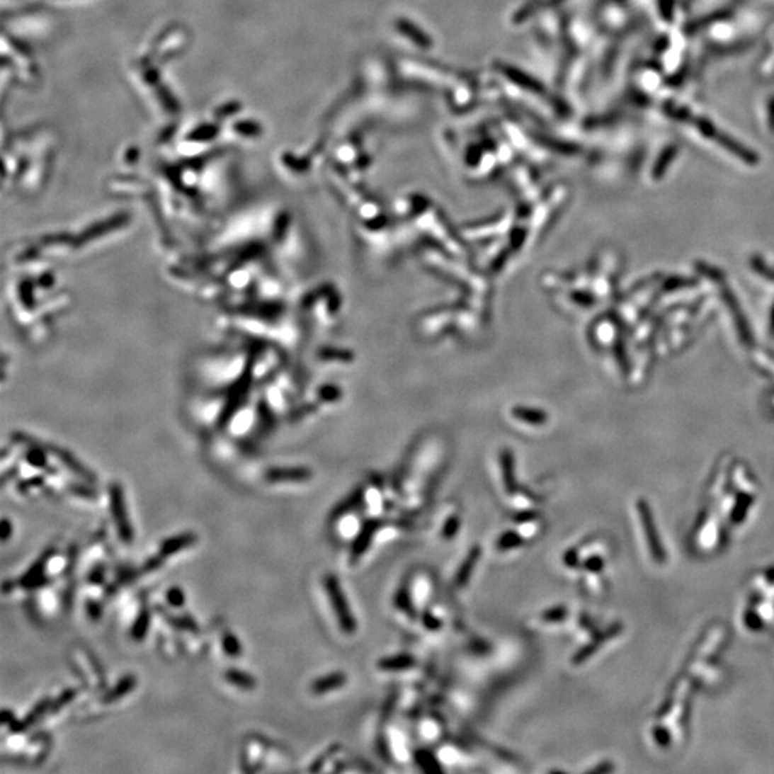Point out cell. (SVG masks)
<instances>
[{"mask_svg":"<svg viewBox=\"0 0 774 774\" xmlns=\"http://www.w3.org/2000/svg\"><path fill=\"white\" fill-rule=\"evenodd\" d=\"M12 535V522L8 518H4L2 520V541L6 542Z\"/></svg>","mask_w":774,"mask_h":774,"instance_id":"obj_28","label":"cell"},{"mask_svg":"<svg viewBox=\"0 0 774 774\" xmlns=\"http://www.w3.org/2000/svg\"><path fill=\"white\" fill-rule=\"evenodd\" d=\"M52 704H53V701H52L50 698H43V700H40V701H39V702L26 714L23 720H21V722L15 720V722L9 726V727H11V732H12V733H23V732H26L28 729H30L32 726H35V724L45 716V714H46L47 711H50Z\"/></svg>","mask_w":774,"mask_h":774,"instance_id":"obj_6","label":"cell"},{"mask_svg":"<svg viewBox=\"0 0 774 774\" xmlns=\"http://www.w3.org/2000/svg\"><path fill=\"white\" fill-rule=\"evenodd\" d=\"M481 557H482L481 547L479 545L472 547V550L467 552L466 558L463 559V562L460 564V567H459V569L455 575V586L456 588H463L469 582V579H470L476 565H478Z\"/></svg>","mask_w":774,"mask_h":774,"instance_id":"obj_7","label":"cell"},{"mask_svg":"<svg viewBox=\"0 0 774 774\" xmlns=\"http://www.w3.org/2000/svg\"><path fill=\"white\" fill-rule=\"evenodd\" d=\"M88 613H89V617H91V618L96 620V618L101 615V608H99V605H98L95 601H92V603L88 604Z\"/></svg>","mask_w":774,"mask_h":774,"instance_id":"obj_30","label":"cell"},{"mask_svg":"<svg viewBox=\"0 0 774 774\" xmlns=\"http://www.w3.org/2000/svg\"><path fill=\"white\" fill-rule=\"evenodd\" d=\"M224 677H225V680H227L229 684L235 685L237 688H241V690L250 691V690H254L256 685H257V681H256V678H254L253 676H250V674L246 673V671L237 670V668H228V670H225Z\"/></svg>","mask_w":774,"mask_h":774,"instance_id":"obj_11","label":"cell"},{"mask_svg":"<svg viewBox=\"0 0 774 774\" xmlns=\"http://www.w3.org/2000/svg\"><path fill=\"white\" fill-rule=\"evenodd\" d=\"M109 509L113 519V523L116 526L119 538L123 542L131 544L134 541V529L127 512L124 494L119 485H112L109 491Z\"/></svg>","mask_w":774,"mask_h":774,"instance_id":"obj_2","label":"cell"},{"mask_svg":"<svg viewBox=\"0 0 774 774\" xmlns=\"http://www.w3.org/2000/svg\"><path fill=\"white\" fill-rule=\"evenodd\" d=\"M102 581H103V575H102L101 571H93L89 576V582H92V584H101Z\"/></svg>","mask_w":774,"mask_h":774,"instance_id":"obj_31","label":"cell"},{"mask_svg":"<svg viewBox=\"0 0 774 774\" xmlns=\"http://www.w3.org/2000/svg\"><path fill=\"white\" fill-rule=\"evenodd\" d=\"M501 467H502L503 484H505L506 492L509 495H513L516 492V479H515V473H513V457H512L511 452H508V450L502 452V455H501Z\"/></svg>","mask_w":774,"mask_h":774,"instance_id":"obj_13","label":"cell"},{"mask_svg":"<svg viewBox=\"0 0 774 774\" xmlns=\"http://www.w3.org/2000/svg\"><path fill=\"white\" fill-rule=\"evenodd\" d=\"M523 544V540L519 537L516 532H506L498 540V550L499 551H511L513 548H519Z\"/></svg>","mask_w":774,"mask_h":774,"instance_id":"obj_19","label":"cell"},{"mask_svg":"<svg viewBox=\"0 0 774 774\" xmlns=\"http://www.w3.org/2000/svg\"><path fill=\"white\" fill-rule=\"evenodd\" d=\"M166 601L171 607L180 608L186 604V593L180 586H171L166 591Z\"/></svg>","mask_w":774,"mask_h":774,"instance_id":"obj_21","label":"cell"},{"mask_svg":"<svg viewBox=\"0 0 774 774\" xmlns=\"http://www.w3.org/2000/svg\"><path fill=\"white\" fill-rule=\"evenodd\" d=\"M347 683V676L343 674V673H331V674H327V676H323L317 680L313 681L312 684V691L314 694H326L329 691H333V690H337L340 687H343L344 684Z\"/></svg>","mask_w":774,"mask_h":774,"instance_id":"obj_9","label":"cell"},{"mask_svg":"<svg viewBox=\"0 0 774 774\" xmlns=\"http://www.w3.org/2000/svg\"><path fill=\"white\" fill-rule=\"evenodd\" d=\"M380 525H382V520L370 519L362 526L359 535H357V537L354 538V541L351 544V548H350L351 562H357L368 552V550L370 548V544L375 538V533L377 532Z\"/></svg>","mask_w":774,"mask_h":774,"instance_id":"obj_3","label":"cell"},{"mask_svg":"<svg viewBox=\"0 0 774 774\" xmlns=\"http://www.w3.org/2000/svg\"><path fill=\"white\" fill-rule=\"evenodd\" d=\"M422 621H423V625L431 630V631H438L442 628V622L439 618H436L435 615H432L429 611L423 613L422 615Z\"/></svg>","mask_w":774,"mask_h":774,"instance_id":"obj_27","label":"cell"},{"mask_svg":"<svg viewBox=\"0 0 774 774\" xmlns=\"http://www.w3.org/2000/svg\"><path fill=\"white\" fill-rule=\"evenodd\" d=\"M541 617L547 622H558L567 617V610L565 607H555V608L547 610Z\"/></svg>","mask_w":774,"mask_h":774,"instance_id":"obj_23","label":"cell"},{"mask_svg":"<svg viewBox=\"0 0 774 774\" xmlns=\"http://www.w3.org/2000/svg\"><path fill=\"white\" fill-rule=\"evenodd\" d=\"M414 760H416V763H418V766L426 773L442 771V767L439 766L438 758L432 753H429L428 750H418V751H416L414 753Z\"/></svg>","mask_w":774,"mask_h":774,"instance_id":"obj_16","label":"cell"},{"mask_svg":"<svg viewBox=\"0 0 774 774\" xmlns=\"http://www.w3.org/2000/svg\"><path fill=\"white\" fill-rule=\"evenodd\" d=\"M0 720H2V724H4V726H11V724L15 722L13 712H12L11 710L5 708V710L2 711V716H0Z\"/></svg>","mask_w":774,"mask_h":774,"instance_id":"obj_29","label":"cell"},{"mask_svg":"<svg viewBox=\"0 0 774 774\" xmlns=\"http://www.w3.org/2000/svg\"><path fill=\"white\" fill-rule=\"evenodd\" d=\"M394 605H396L399 610L404 611L407 615L414 617V607H413V603H411V597H410L409 588H407L406 585L402 586V588L397 591L396 597H394Z\"/></svg>","mask_w":774,"mask_h":774,"instance_id":"obj_17","label":"cell"},{"mask_svg":"<svg viewBox=\"0 0 774 774\" xmlns=\"http://www.w3.org/2000/svg\"><path fill=\"white\" fill-rule=\"evenodd\" d=\"M416 666V659L411 656H394L386 657L377 663L382 671H404Z\"/></svg>","mask_w":774,"mask_h":774,"instance_id":"obj_12","label":"cell"},{"mask_svg":"<svg viewBox=\"0 0 774 774\" xmlns=\"http://www.w3.org/2000/svg\"><path fill=\"white\" fill-rule=\"evenodd\" d=\"M222 649L228 657H238L243 652L241 642L231 631H227L222 635Z\"/></svg>","mask_w":774,"mask_h":774,"instance_id":"obj_18","label":"cell"},{"mask_svg":"<svg viewBox=\"0 0 774 774\" xmlns=\"http://www.w3.org/2000/svg\"><path fill=\"white\" fill-rule=\"evenodd\" d=\"M137 685V678L132 676V674H128L125 677H123L121 680L118 681V684L115 687H112L103 697H102V701L109 704V702H115V701H119L121 698H124L125 695H128Z\"/></svg>","mask_w":774,"mask_h":774,"instance_id":"obj_10","label":"cell"},{"mask_svg":"<svg viewBox=\"0 0 774 774\" xmlns=\"http://www.w3.org/2000/svg\"><path fill=\"white\" fill-rule=\"evenodd\" d=\"M76 693H78V691H76L75 688H69V690L64 691V693L61 694V697H59L56 701H53L50 711L55 712V711H57V710H61L67 702L72 701V700L76 697Z\"/></svg>","mask_w":774,"mask_h":774,"instance_id":"obj_24","label":"cell"},{"mask_svg":"<svg viewBox=\"0 0 774 774\" xmlns=\"http://www.w3.org/2000/svg\"><path fill=\"white\" fill-rule=\"evenodd\" d=\"M459 528H460V518H459L457 515L450 516V518L446 520L445 526H443L442 537H443L445 540H452V538L455 537V535L457 533Z\"/></svg>","mask_w":774,"mask_h":774,"instance_id":"obj_22","label":"cell"},{"mask_svg":"<svg viewBox=\"0 0 774 774\" xmlns=\"http://www.w3.org/2000/svg\"><path fill=\"white\" fill-rule=\"evenodd\" d=\"M363 499V489H359V491H354L347 499H344L341 503H338L334 511L331 512L330 515V519L336 520L338 518H341L343 515L348 513L351 509H354L357 505H359Z\"/></svg>","mask_w":774,"mask_h":774,"instance_id":"obj_15","label":"cell"},{"mask_svg":"<svg viewBox=\"0 0 774 774\" xmlns=\"http://www.w3.org/2000/svg\"><path fill=\"white\" fill-rule=\"evenodd\" d=\"M149 624H151V611L149 608L144 607L137 620L134 621V625L131 628V637L134 641H142L145 637H147V632L149 630Z\"/></svg>","mask_w":774,"mask_h":774,"instance_id":"obj_14","label":"cell"},{"mask_svg":"<svg viewBox=\"0 0 774 774\" xmlns=\"http://www.w3.org/2000/svg\"><path fill=\"white\" fill-rule=\"evenodd\" d=\"M198 541V537L195 533L193 532H186V533H180V535H175V537H171V538H166L165 541L161 542L159 545V554L164 557V558H168V557H172L178 552H181L184 550H188L191 548L194 544H197Z\"/></svg>","mask_w":774,"mask_h":774,"instance_id":"obj_4","label":"cell"},{"mask_svg":"<svg viewBox=\"0 0 774 774\" xmlns=\"http://www.w3.org/2000/svg\"><path fill=\"white\" fill-rule=\"evenodd\" d=\"M338 749H340L338 746H333V747H330V749H329V750H327V751H326L324 754H321V756H320L319 758H316L314 764H313V766H312V767H310L309 770H310V771H313V773H316V771L321 770V767H323V766L326 764L327 758H329V757H331V756H334V754L337 753V750H338Z\"/></svg>","mask_w":774,"mask_h":774,"instance_id":"obj_25","label":"cell"},{"mask_svg":"<svg viewBox=\"0 0 774 774\" xmlns=\"http://www.w3.org/2000/svg\"><path fill=\"white\" fill-rule=\"evenodd\" d=\"M309 478L310 472L306 469H273L267 474L270 482H303Z\"/></svg>","mask_w":774,"mask_h":774,"instance_id":"obj_8","label":"cell"},{"mask_svg":"<svg viewBox=\"0 0 774 774\" xmlns=\"http://www.w3.org/2000/svg\"><path fill=\"white\" fill-rule=\"evenodd\" d=\"M166 621H169L173 627L184 630V631H198V624L190 617V615H181V617H172L168 614H164Z\"/></svg>","mask_w":774,"mask_h":774,"instance_id":"obj_20","label":"cell"},{"mask_svg":"<svg viewBox=\"0 0 774 774\" xmlns=\"http://www.w3.org/2000/svg\"><path fill=\"white\" fill-rule=\"evenodd\" d=\"M52 557H55L53 554V550H49L46 552H43L40 555V558L26 571V574L21 578V584L25 586V588H36L42 584L46 582L45 579V571H46V564L52 559Z\"/></svg>","mask_w":774,"mask_h":774,"instance_id":"obj_5","label":"cell"},{"mask_svg":"<svg viewBox=\"0 0 774 774\" xmlns=\"http://www.w3.org/2000/svg\"><path fill=\"white\" fill-rule=\"evenodd\" d=\"M164 559H165V558H164L161 554H158V555L149 558V559L142 565V569H141V571H142L144 574H148V572L151 574V572H154V571H156V569H159V568L162 567Z\"/></svg>","mask_w":774,"mask_h":774,"instance_id":"obj_26","label":"cell"},{"mask_svg":"<svg viewBox=\"0 0 774 774\" xmlns=\"http://www.w3.org/2000/svg\"><path fill=\"white\" fill-rule=\"evenodd\" d=\"M324 586H326V592H327V597L330 600V604L334 610L337 622L340 625V630L344 634L355 632L357 621L354 620V617L351 614V610L347 604V598H346V595H344V592L340 586V582H338L337 576L331 575V574L326 575Z\"/></svg>","mask_w":774,"mask_h":774,"instance_id":"obj_1","label":"cell"}]
</instances>
